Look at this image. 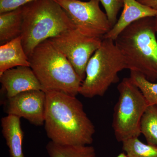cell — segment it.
<instances>
[{"instance_id":"10","label":"cell","mask_w":157,"mask_h":157,"mask_svg":"<svg viewBox=\"0 0 157 157\" xmlns=\"http://www.w3.org/2000/svg\"><path fill=\"white\" fill-rule=\"evenodd\" d=\"M0 82L7 98L30 90H43L30 67H18L6 70L0 75Z\"/></svg>"},{"instance_id":"12","label":"cell","mask_w":157,"mask_h":157,"mask_svg":"<svg viewBox=\"0 0 157 157\" xmlns=\"http://www.w3.org/2000/svg\"><path fill=\"white\" fill-rule=\"evenodd\" d=\"M30 66L29 57L23 47L21 36L0 46V75L12 68Z\"/></svg>"},{"instance_id":"6","label":"cell","mask_w":157,"mask_h":157,"mask_svg":"<svg viewBox=\"0 0 157 157\" xmlns=\"http://www.w3.org/2000/svg\"><path fill=\"white\" fill-rule=\"evenodd\" d=\"M117 90L119 97L114 108L112 127L117 140L122 142L140 136L141 118L149 105L130 77L122 80Z\"/></svg>"},{"instance_id":"2","label":"cell","mask_w":157,"mask_h":157,"mask_svg":"<svg viewBox=\"0 0 157 157\" xmlns=\"http://www.w3.org/2000/svg\"><path fill=\"white\" fill-rule=\"evenodd\" d=\"M156 34L155 17H145L129 25L114 40L127 69L153 82L157 80Z\"/></svg>"},{"instance_id":"25","label":"cell","mask_w":157,"mask_h":157,"mask_svg":"<svg viewBox=\"0 0 157 157\" xmlns=\"http://www.w3.org/2000/svg\"><path fill=\"white\" fill-rule=\"evenodd\" d=\"M88 1H89V0H88Z\"/></svg>"},{"instance_id":"11","label":"cell","mask_w":157,"mask_h":157,"mask_svg":"<svg viewBox=\"0 0 157 157\" xmlns=\"http://www.w3.org/2000/svg\"><path fill=\"white\" fill-rule=\"evenodd\" d=\"M157 15V10L145 6L137 0H124L123 10L120 17L103 39L114 41L124 30L133 23L145 17H155Z\"/></svg>"},{"instance_id":"24","label":"cell","mask_w":157,"mask_h":157,"mask_svg":"<svg viewBox=\"0 0 157 157\" xmlns=\"http://www.w3.org/2000/svg\"></svg>"},{"instance_id":"14","label":"cell","mask_w":157,"mask_h":157,"mask_svg":"<svg viewBox=\"0 0 157 157\" xmlns=\"http://www.w3.org/2000/svg\"><path fill=\"white\" fill-rule=\"evenodd\" d=\"M22 7L0 14V45L17 37L22 33Z\"/></svg>"},{"instance_id":"13","label":"cell","mask_w":157,"mask_h":157,"mask_svg":"<svg viewBox=\"0 0 157 157\" xmlns=\"http://www.w3.org/2000/svg\"><path fill=\"white\" fill-rule=\"evenodd\" d=\"M1 126L10 157H25L23 151L24 132L21 125L20 118L8 115L1 119Z\"/></svg>"},{"instance_id":"23","label":"cell","mask_w":157,"mask_h":157,"mask_svg":"<svg viewBox=\"0 0 157 157\" xmlns=\"http://www.w3.org/2000/svg\"><path fill=\"white\" fill-rule=\"evenodd\" d=\"M155 29L156 30L157 33V15L155 17Z\"/></svg>"},{"instance_id":"21","label":"cell","mask_w":157,"mask_h":157,"mask_svg":"<svg viewBox=\"0 0 157 157\" xmlns=\"http://www.w3.org/2000/svg\"><path fill=\"white\" fill-rule=\"evenodd\" d=\"M138 2L150 7L152 9L157 10V0H137Z\"/></svg>"},{"instance_id":"3","label":"cell","mask_w":157,"mask_h":157,"mask_svg":"<svg viewBox=\"0 0 157 157\" xmlns=\"http://www.w3.org/2000/svg\"><path fill=\"white\" fill-rule=\"evenodd\" d=\"M21 42L27 56L45 40L76 29L64 10L54 0H36L22 6Z\"/></svg>"},{"instance_id":"22","label":"cell","mask_w":157,"mask_h":157,"mask_svg":"<svg viewBox=\"0 0 157 157\" xmlns=\"http://www.w3.org/2000/svg\"><path fill=\"white\" fill-rule=\"evenodd\" d=\"M94 157H96V156ZM116 157H128V156H127L126 154L124 153H121Z\"/></svg>"},{"instance_id":"19","label":"cell","mask_w":157,"mask_h":157,"mask_svg":"<svg viewBox=\"0 0 157 157\" xmlns=\"http://www.w3.org/2000/svg\"><path fill=\"white\" fill-rule=\"evenodd\" d=\"M104 7L111 28L117 21L120 10L123 8L124 0H100Z\"/></svg>"},{"instance_id":"9","label":"cell","mask_w":157,"mask_h":157,"mask_svg":"<svg viewBox=\"0 0 157 157\" xmlns=\"http://www.w3.org/2000/svg\"><path fill=\"white\" fill-rule=\"evenodd\" d=\"M46 94L42 90H30L7 98L5 104L8 115L23 117L36 126L44 124Z\"/></svg>"},{"instance_id":"1","label":"cell","mask_w":157,"mask_h":157,"mask_svg":"<svg viewBox=\"0 0 157 157\" xmlns=\"http://www.w3.org/2000/svg\"><path fill=\"white\" fill-rule=\"evenodd\" d=\"M45 92L44 124L51 141L62 145L91 144L95 129L80 101L61 92Z\"/></svg>"},{"instance_id":"20","label":"cell","mask_w":157,"mask_h":157,"mask_svg":"<svg viewBox=\"0 0 157 157\" xmlns=\"http://www.w3.org/2000/svg\"><path fill=\"white\" fill-rule=\"evenodd\" d=\"M36 0H0V14L12 11Z\"/></svg>"},{"instance_id":"8","label":"cell","mask_w":157,"mask_h":157,"mask_svg":"<svg viewBox=\"0 0 157 157\" xmlns=\"http://www.w3.org/2000/svg\"><path fill=\"white\" fill-rule=\"evenodd\" d=\"M48 40L68 59L83 81L88 63L100 48L103 39L87 36L76 28L65 31Z\"/></svg>"},{"instance_id":"16","label":"cell","mask_w":157,"mask_h":157,"mask_svg":"<svg viewBox=\"0 0 157 157\" xmlns=\"http://www.w3.org/2000/svg\"><path fill=\"white\" fill-rule=\"evenodd\" d=\"M140 130L147 144L157 146V105L147 107L141 118Z\"/></svg>"},{"instance_id":"17","label":"cell","mask_w":157,"mask_h":157,"mask_svg":"<svg viewBox=\"0 0 157 157\" xmlns=\"http://www.w3.org/2000/svg\"><path fill=\"white\" fill-rule=\"evenodd\" d=\"M122 143L128 157H157V146L143 143L138 137L130 138Z\"/></svg>"},{"instance_id":"5","label":"cell","mask_w":157,"mask_h":157,"mask_svg":"<svg viewBox=\"0 0 157 157\" xmlns=\"http://www.w3.org/2000/svg\"><path fill=\"white\" fill-rule=\"evenodd\" d=\"M124 69H127L125 61L114 40L103 39L88 63L78 94L88 98L102 97L119 81L118 73Z\"/></svg>"},{"instance_id":"4","label":"cell","mask_w":157,"mask_h":157,"mask_svg":"<svg viewBox=\"0 0 157 157\" xmlns=\"http://www.w3.org/2000/svg\"><path fill=\"white\" fill-rule=\"evenodd\" d=\"M29 58L30 67L44 91L78 94L82 80L68 59L48 39L37 45Z\"/></svg>"},{"instance_id":"18","label":"cell","mask_w":157,"mask_h":157,"mask_svg":"<svg viewBox=\"0 0 157 157\" xmlns=\"http://www.w3.org/2000/svg\"><path fill=\"white\" fill-rule=\"evenodd\" d=\"M130 78L140 90L148 105L157 106V83L148 81L142 74L135 71H130Z\"/></svg>"},{"instance_id":"7","label":"cell","mask_w":157,"mask_h":157,"mask_svg":"<svg viewBox=\"0 0 157 157\" xmlns=\"http://www.w3.org/2000/svg\"><path fill=\"white\" fill-rule=\"evenodd\" d=\"M64 10L76 28L91 37L103 39L111 27L106 13L100 7V0H54Z\"/></svg>"},{"instance_id":"15","label":"cell","mask_w":157,"mask_h":157,"mask_svg":"<svg viewBox=\"0 0 157 157\" xmlns=\"http://www.w3.org/2000/svg\"><path fill=\"white\" fill-rule=\"evenodd\" d=\"M49 157H94L95 150L89 145H62L50 141L46 146Z\"/></svg>"}]
</instances>
